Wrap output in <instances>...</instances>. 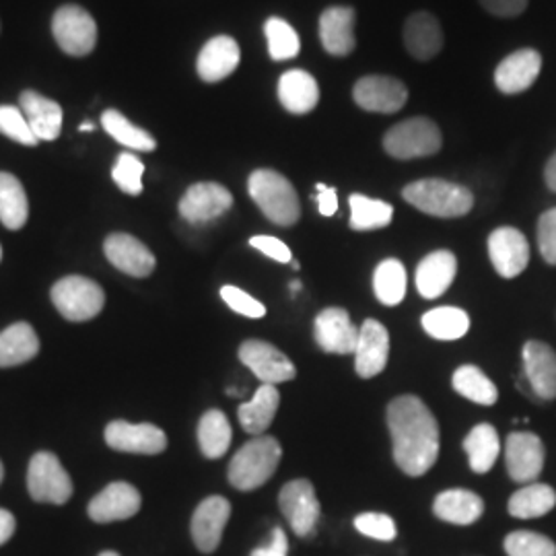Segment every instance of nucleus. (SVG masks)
<instances>
[{
	"label": "nucleus",
	"instance_id": "nucleus-55",
	"mask_svg": "<svg viewBox=\"0 0 556 556\" xmlns=\"http://www.w3.org/2000/svg\"><path fill=\"white\" fill-rule=\"evenodd\" d=\"M291 291H293V293H298V291H301V282H298V280H293V282H291Z\"/></svg>",
	"mask_w": 556,
	"mask_h": 556
},
{
	"label": "nucleus",
	"instance_id": "nucleus-32",
	"mask_svg": "<svg viewBox=\"0 0 556 556\" xmlns=\"http://www.w3.org/2000/svg\"><path fill=\"white\" fill-rule=\"evenodd\" d=\"M556 493L553 486L532 482L509 498V516L517 519H536V517L546 516L555 509Z\"/></svg>",
	"mask_w": 556,
	"mask_h": 556
},
{
	"label": "nucleus",
	"instance_id": "nucleus-57",
	"mask_svg": "<svg viewBox=\"0 0 556 556\" xmlns=\"http://www.w3.org/2000/svg\"><path fill=\"white\" fill-rule=\"evenodd\" d=\"M2 477H4V470H2V462H0V482H2Z\"/></svg>",
	"mask_w": 556,
	"mask_h": 556
},
{
	"label": "nucleus",
	"instance_id": "nucleus-18",
	"mask_svg": "<svg viewBox=\"0 0 556 556\" xmlns=\"http://www.w3.org/2000/svg\"><path fill=\"white\" fill-rule=\"evenodd\" d=\"M314 334L321 351L349 355L357 349L358 328L351 321V316L342 307H328L319 312L314 321Z\"/></svg>",
	"mask_w": 556,
	"mask_h": 556
},
{
	"label": "nucleus",
	"instance_id": "nucleus-29",
	"mask_svg": "<svg viewBox=\"0 0 556 556\" xmlns=\"http://www.w3.org/2000/svg\"><path fill=\"white\" fill-rule=\"evenodd\" d=\"M278 406H280V394H278L277 388L270 383H262L254 397L239 406V425L250 435L260 438L275 420Z\"/></svg>",
	"mask_w": 556,
	"mask_h": 556
},
{
	"label": "nucleus",
	"instance_id": "nucleus-44",
	"mask_svg": "<svg viewBox=\"0 0 556 556\" xmlns=\"http://www.w3.org/2000/svg\"><path fill=\"white\" fill-rule=\"evenodd\" d=\"M142 174H144V165L137 155L119 153L118 161L112 169V178L118 184L122 192L130 197H139L142 192Z\"/></svg>",
	"mask_w": 556,
	"mask_h": 556
},
{
	"label": "nucleus",
	"instance_id": "nucleus-21",
	"mask_svg": "<svg viewBox=\"0 0 556 556\" xmlns=\"http://www.w3.org/2000/svg\"><path fill=\"white\" fill-rule=\"evenodd\" d=\"M523 374L532 392L542 400L556 397V353L540 340H530L523 346Z\"/></svg>",
	"mask_w": 556,
	"mask_h": 556
},
{
	"label": "nucleus",
	"instance_id": "nucleus-30",
	"mask_svg": "<svg viewBox=\"0 0 556 556\" xmlns=\"http://www.w3.org/2000/svg\"><path fill=\"white\" fill-rule=\"evenodd\" d=\"M433 514L454 526H472L484 514V503L466 489L443 491L433 503Z\"/></svg>",
	"mask_w": 556,
	"mask_h": 556
},
{
	"label": "nucleus",
	"instance_id": "nucleus-47",
	"mask_svg": "<svg viewBox=\"0 0 556 556\" xmlns=\"http://www.w3.org/2000/svg\"><path fill=\"white\" fill-rule=\"evenodd\" d=\"M538 248L542 258L556 266V206L538 220Z\"/></svg>",
	"mask_w": 556,
	"mask_h": 556
},
{
	"label": "nucleus",
	"instance_id": "nucleus-58",
	"mask_svg": "<svg viewBox=\"0 0 556 556\" xmlns=\"http://www.w3.org/2000/svg\"><path fill=\"white\" fill-rule=\"evenodd\" d=\"M0 258H2V248H0Z\"/></svg>",
	"mask_w": 556,
	"mask_h": 556
},
{
	"label": "nucleus",
	"instance_id": "nucleus-14",
	"mask_svg": "<svg viewBox=\"0 0 556 556\" xmlns=\"http://www.w3.org/2000/svg\"><path fill=\"white\" fill-rule=\"evenodd\" d=\"M544 443L534 433L517 431L507 438L505 443V462L507 472L516 482L532 484L544 468Z\"/></svg>",
	"mask_w": 556,
	"mask_h": 556
},
{
	"label": "nucleus",
	"instance_id": "nucleus-33",
	"mask_svg": "<svg viewBox=\"0 0 556 556\" xmlns=\"http://www.w3.org/2000/svg\"><path fill=\"white\" fill-rule=\"evenodd\" d=\"M464 450L470 459V468L477 475L489 472L497 462L501 443H498L497 431L493 425H477L468 438L464 439Z\"/></svg>",
	"mask_w": 556,
	"mask_h": 556
},
{
	"label": "nucleus",
	"instance_id": "nucleus-7",
	"mask_svg": "<svg viewBox=\"0 0 556 556\" xmlns=\"http://www.w3.org/2000/svg\"><path fill=\"white\" fill-rule=\"evenodd\" d=\"M27 491L38 503L64 505L73 497V480L62 468L59 457L50 452H40L29 462Z\"/></svg>",
	"mask_w": 556,
	"mask_h": 556
},
{
	"label": "nucleus",
	"instance_id": "nucleus-51",
	"mask_svg": "<svg viewBox=\"0 0 556 556\" xmlns=\"http://www.w3.org/2000/svg\"><path fill=\"white\" fill-rule=\"evenodd\" d=\"M318 208L321 217H332L338 211L337 188H328L324 184H318Z\"/></svg>",
	"mask_w": 556,
	"mask_h": 556
},
{
	"label": "nucleus",
	"instance_id": "nucleus-20",
	"mask_svg": "<svg viewBox=\"0 0 556 556\" xmlns=\"http://www.w3.org/2000/svg\"><path fill=\"white\" fill-rule=\"evenodd\" d=\"M140 493L128 482H112L89 503V517L98 523H112L137 516Z\"/></svg>",
	"mask_w": 556,
	"mask_h": 556
},
{
	"label": "nucleus",
	"instance_id": "nucleus-16",
	"mask_svg": "<svg viewBox=\"0 0 556 556\" xmlns=\"http://www.w3.org/2000/svg\"><path fill=\"white\" fill-rule=\"evenodd\" d=\"M390 357V334L378 319H365L358 328L357 349H355V369L358 378L371 379L379 376Z\"/></svg>",
	"mask_w": 556,
	"mask_h": 556
},
{
	"label": "nucleus",
	"instance_id": "nucleus-28",
	"mask_svg": "<svg viewBox=\"0 0 556 556\" xmlns=\"http://www.w3.org/2000/svg\"><path fill=\"white\" fill-rule=\"evenodd\" d=\"M21 110L38 140H56L62 130V108L36 91H23Z\"/></svg>",
	"mask_w": 556,
	"mask_h": 556
},
{
	"label": "nucleus",
	"instance_id": "nucleus-37",
	"mask_svg": "<svg viewBox=\"0 0 556 556\" xmlns=\"http://www.w3.org/2000/svg\"><path fill=\"white\" fill-rule=\"evenodd\" d=\"M351 204V229L355 231H374L388 227L394 217V206L383 200L367 199L363 194H353Z\"/></svg>",
	"mask_w": 556,
	"mask_h": 556
},
{
	"label": "nucleus",
	"instance_id": "nucleus-19",
	"mask_svg": "<svg viewBox=\"0 0 556 556\" xmlns=\"http://www.w3.org/2000/svg\"><path fill=\"white\" fill-rule=\"evenodd\" d=\"M103 252L118 270L135 278L149 277L157 264L153 252L130 233H112L103 243Z\"/></svg>",
	"mask_w": 556,
	"mask_h": 556
},
{
	"label": "nucleus",
	"instance_id": "nucleus-48",
	"mask_svg": "<svg viewBox=\"0 0 556 556\" xmlns=\"http://www.w3.org/2000/svg\"><path fill=\"white\" fill-rule=\"evenodd\" d=\"M250 245L254 250L262 252L264 256H268V258L275 260V262H280V264H287V262L293 260L291 258L289 245L285 241H280V239L270 238V236H256V238L250 239Z\"/></svg>",
	"mask_w": 556,
	"mask_h": 556
},
{
	"label": "nucleus",
	"instance_id": "nucleus-42",
	"mask_svg": "<svg viewBox=\"0 0 556 556\" xmlns=\"http://www.w3.org/2000/svg\"><path fill=\"white\" fill-rule=\"evenodd\" d=\"M503 546L507 556H556L555 542L530 530L511 532Z\"/></svg>",
	"mask_w": 556,
	"mask_h": 556
},
{
	"label": "nucleus",
	"instance_id": "nucleus-10",
	"mask_svg": "<svg viewBox=\"0 0 556 556\" xmlns=\"http://www.w3.org/2000/svg\"><path fill=\"white\" fill-rule=\"evenodd\" d=\"M233 206L231 192L217 181H200L186 190L179 200V215L192 225L219 219Z\"/></svg>",
	"mask_w": 556,
	"mask_h": 556
},
{
	"label": "nucleus",
	"instance_id": "nucleus-23",
	"mask_svg": "<svg viewBox=\"0 0 556 556\" xmlns=\"http://www.w3.org/2000/svg\"><path fill=\"white\" fill-rule=\"evenodd\" d=\"M319 40L332 56H349L355 50V11L330 7L319 17Z\"/></svg>",
	"mask_w": 556,
	"mask_h": 556
},
{
	"label": "nucleus",
	"instance_id": "nucleus-38",
	"mask_svg": "<svg viewBox=\"0 0 556 556\" xmlns=\"http://www.w3.org/2000/svg\"><path fill=\"white\" fill-rule=\"evenodd\" d=\"M452 383L459 396L468 397L482 406H493L498 400L497 386L477 365H462L454 374Z\"/></svg>",
	"mask_w": 556,
	"mask_h": 556
},
{
	"label": "nucleus",
	"instance_id": "nucleus-6",
	"mask_svg": "<svg viewBox=\"0 0 556 556\" xmlns=\"http://www.w3.org/2000/svg\"><path fill=\"white\" fill-rule=\"evenodd\" d=\"M52 301L64 319L89 321L100 316L105 295L100 285L91 278L66 277L60 278L52 287Z\"/></svg>",
	"mask_w": 556,
	"mask_h": 556
},
{
	"label": "nucleus",
	"instance_id": "nucleus-43",
	"mask_svg": "<svg viewBox=\"0 0 556 556\" xmlns=\"http://www.w3.org/2000/svg\"><path fill=\"white\" fill-rule=\"evenodd\" d=\"M0 132L25 147H36L40 142L34 135L23 110L15 105H0Z\"/></svg>",
	"mask_w": 556,
	"mask_h": 556
},
{
	"label": "nucleus",
	"instance_id": "nucleus-2",
	"mask_svg": "<svg viewBox=\"0 0 556 556\" xmlns=\"http://www.w3.org/2000/svg\"><path fill=\"white\" fill-rule=\"evenodd\" d=\"M402 197L420 213L439 219L464 217L475 206L472 192L447 179H418L402 190Z\"/></svg>",
	"mask_w": 556,
	"mask_h": 556
},
{
	"label": "nucleus",
	"instance_id": "nucleus-8",
	"mask_svg": "<svg viewBox=\"0 0 556 556\" xmlns=\"http://www.w3.org/2000/svg\"><path fill=\"white\" fill-rule=\"evenodd\" d=\"M52 34L62 52L71 56H87L98 43V25L77 4H66L52 20Z\"/></svg>",
	"mask_w": 556,
	"mask_h": 556
},
{
	"label": "nucleus",
	"instance_id": "nucleus-22",
	"mask_svg": "<svg viewBox=\"0 0 556 556\" xmlns=\"http://www.w3.org/2000/svg\"><path fill=\"white\" fill-rule=\"evenodd\" d=\"M542 68V56L536 50H517L503 60L495 71V85L505 96H516L536 83Z\"/></svg>",
	"mask_w": 556,
	"mask_h": 556
},
{
	"label": "nucleus",
	"instance_id": "nucleus-45",
	"mask_svg": "<svg viewBox=\"0 0 556 556\" xmlns=\"http://www.w3.org/2000/svg\"><path fill=\"white\" fill-rule=\"evenodd\" d=\"M355 528L363 536L374 538L379 542H392L397 534L394 519L386 514H361L355 517Z\"/></svg>",
	"mask_w": 556,
	"mask_h": 556
},
{
	"label": "nucleus",
	"instance_id": "nucleus-26",
	"mask_svg": "<svg viewBox=\"0 0 556 556\" xmlns=\"http://www.w3.org/2000/svg\"><path fill=\"white\" fill-rule=\"evenodd\" d=\"M457 273V260L447 250H438L418 264L417 289L425 299H438L452 287Z\"/></svg>",
	"mask_w": 556,
	"mask_h": 556
},
{
	"label": "nucleus",
	"instance_id": "nucleus-11",
	"mask_svg": "<svg viewBox=\"0 0 556 556\" xmlns=\"http://www.w3.org/2000/svg\"><path fill=\"white\" fill-rule=\"evenodd\" d=\"M239 358L260 381L270 386L291 381L298 376L293 361L264 340H245L239 346Z\"/></svg>",
	"mask_w": 556,
	"mask_h": 556
},
{
	"label": "nucleus",
	"instance_id": "nucleus-53",
	"mask_svg": "<svg viewBox=\"0 0 556 556\" xmlns=\"http://www.w3.org/2000/svg\"><path fill=\"white\" fill-rule=\"evenodd\" d=\"M544 179L548 184V188L556 192V153L551 157V161L546 163V169H544Z\"/></svg>",
	"mask_w": 556,
	"mask_h": 556
},
{
	"label": "nucleus",
	"instance_id": "nucleus-35",
	"mask_svg": "<svg viewBox=\"0 0 556 556\" xmlns=\"http://www.w3.org/2000/svg\"><path fill=\"white\" fill-rule=\"evenodd\" d=\"M231 425L220 410L204 413L199 422V443L202 454L208 459H217L227 454L231 445Z\"/></svg>",
	"mask_w": 556,
	"mask_h": 556
},
{
	"label": "nucleus",
	"instance_id": "nucleus-56",
	"mask_svg": "<svg viewBox=\"0 0 556 556\" xmlns=\"http://www.w3.org/2000/svg\"><path fill=\"white\" fill-rule=\"evenodd\" d=\"M100 556H119L118 553H112V551H105V553H101Z\"/></svg>",
	"mask_w": 556,
	"mask_h": 556
},
{
	"label": "nucleus",
	"instance_id": "nucleus-54",
	"mask_svg": "<svg viewBox=\"0 0 556 556\" xmlns=\"http://www.w3.org/2000/svg\"><path fill=\"white\" fill-rule=\"evenodd\" d=\"M93 128H96V126H93V124H91V122H85V124H83V126H80V130H83V132H91V130H93Z\"/></svg>",
	"mask_w": 556,
	"mask_h": 556
},
{
	"label": "nucleus",
	"instance_id": "nucleus-17",
	"mask_svg": "<svg viewBox=\"0 0 556 556\" xmlns=\"http://www.w3.org/2000/svg\"><path fill=\"white\" fill-rule=\"evenodd\" d=\"M231 517V503L225 497H206L192 516V540L200 553L211 555L219 548L223 530Z\"/></svg>",
	"mask_w": 556,
	"mask_h": 556
},
{
	"label": "nucleus",
	"instance_id": "nucleus-1",
	"mask_svg": "<svg viewBox=\"0 0 556 556\" xmlns=\"http://www.w3.org/2000/svg\"><path fill=\"white\" fill-rule=\"evenodd\" d=\"M388 429L394 459L408 477L427 475L439 457L438 418L418 396H397L388 404Z\"/></svg>",
	"mask_w": 556,
	"mask_h": 556
},
{
	"label": "nucleus",
	"instance_id": "nucleus-49",
	"mask_svg": "<svg viewBox=\"0 0 556 556\" xmlns=\"http://www.w3.org/2000/svg\"><path fill=\"white\" fill-rule=\"evenodd\" d=\"M530 0H480V4L497 17H517L528 9Z\"/></svg>",
	"mask_w": 556,
	"mask_h": 556
},
{
	"label": "nucleus",
	"instance_id": "nucleus-34",
	"mask_svg": "<svg viewBox=\"0 0 556 556\" xmlns=\"http://www.w3.org/2000/svg\"><path fill=\"white\" fill-rule=\"evenodd\" d=\"M29 217V202L20 179L7 172H0V223L17 231Z\"/></svg>",
	"mask_w": 556,
	"mask_h": 556
},
{
	"label": "nucleus",
	"instance_id": "nucleus-50",
	"mask_svg": "<svg viewBox=\"0 0 556 556\" xmlns=\"http://www.w3.org/2000/svg\"><path fill=\"white\" fill-rule=\"evenodd\" d=\"M289 553V540L287 534L282 532V528H275L273 540L268 546H260L250 556H287Z\"/></svg>",
	"mask_w": 556,
	"mask_h": 556
},
{
	"label": "nucleus",
	"instance_id": "nucleus-15",
	"mask_svg": "<svg viewBox=\"0 0 556 556\" xmlns=\"http://www.w3.org/2000/svg\"><path fill=\"white\" fill-rule=\"evenodd\" d=\"M489 256L501 277L516 278L530 262V243L516 227H498L489 238Z\"/></svg>",
	"mask_w": 556,
	"mask_h": 556
},
{
	"label": "nucleus",
	"instance_id": "nucleus-4",
	"mask_svg": "<svg viewBox=\"0 0 556 556\" xmlns=\"http://www.w3.org/2000/svg\"><path fill=\"white\" fill-rule=\"evenodd\" d=\"M248 192L266 215L280 227H291L301 217L299 197L293 184L273 169H256L248 179Z\"/></svg>",
	"mask_w": 556,
	"mask_h": 556
},
{
	"label": "nucleus",
	"instance_id": "nucleus-31",
	"mask_svg": "<svg viewBox=\"0 0 556 556\" xmlns=\"http://www.w3.org/2000/svg\"><path fill=\"white\" fill-rule=\"evenodd\" d=\"M40 353V338L36 330L20 321L0 332V367H15L36 357Z\"/></svg>",
	"mask_w": 556,
	"mask_h": 556
},
{
	"label": "nucleus",
	"instance_id": "nucleus-27",
	"mask_svg": "<svg viewBox=\"0 0 556 556\" xmlns=\"http://www.w3.org/2000/svg\"><path fill=\"white\" fill-rule=\"evenodd\" d=\"M278 100L291 114H309L319 103L318 80L305 71L293 68L278 79Z\"/></svg>",
	"mask_w": 556,
	"mask_h": 556
},
{
	"label": "nucleus",
	"instance_id": "nucleus-5",
	"mask_svg": "<svg viewBox=\"0 0 556 556\" xmlns=\"http://www.w3.org/2000/svg\"><path fill=\"white\" fill-rule=\"evenodd\" d=\"M443 137L438 124L429 118L400 122L383 137V149L396 160H420L439 153Z\"/></svg>",
	"mask_w": 556,
	"mask_h": 556
},
{
	"label": "nucleus",
	"instance_id": "nucleus-39",
	"mask_svg": "<svg viewBox=\"0 0 556 556\" xmlns=\"http://www.w3.org/2000/svg\"><path fill=\"white\" fill-rule=\"evenodd\" d=\"M422 328L429 337L438 340H457L466 337L470 318L464 309L457 307H435L422 316Z\"/></svg>",
	"mask_w": 556,
	"mask_h": 556
},
{
	"label": "nucleus",
	"instance_id": "nucleus-13",
	"mask_svg": "<svg viewBox=\"0 0 556 556\" xmlns=\"http://www.w3.org/2000/svg\"><path fill=\"white\" fill-rule=\"evenodd\" d=\"M353 98L358 108L376 114H396L408 100L406 85L394 77L371 75L357 80L353 89Z\"/></svg>",
	"mask_w": 556,
	"mask_h": 556
},
{
	"label": "nucleus",
	"instance_id": "nucleus-36",
	"mask_svg": "<svg viewBox=\"0 0 556 556\" xmlns=\"http://www.w3.org/2000/svg\"><path fill=\"white\" fill-rule=\"evenodd\" d=\"M101 126L103 130L114 140H118L119 144L132 149V151H142V153H153L157 149L155 139L142 130L139 126H135L128 118H124L116 110H108L101 116Z\"/></svg>",
	"mask_w": 556,
	"mask_h": 556
},
{
	"label": "nucleus",
	"instance_id": "nucleus-40",
	"mask_svg": "<svg viewBox=\"0 0 556 556\" xmlns=\"http://www.w3.org/2000/svg\"><path fill=\"white\" fill-rule=\"evenodd\" d=\"M374 289L383 305H397L406 295V270L400 260H383L374 275Z\"/></svg>",
	"mask_w": 556,
	"mask_h": 556
},
{
	"label": "nucleus",
	"instance_id": "nucleus-9",
	"mask_svg": "<svg viewBox=\"0 0 556 556\" xmlns=\"http://www.w3.org/2000/svg\"><path fill=\"white\" fill-rule=\"evenodd\" d=\"M278 505L298 536H309L316 530L321 509L316 497V489L312 486L309 480L298 478L287 482L278 495Z\"/></svg>",
	"mask_w": 556,
	"mask_h": 556
},
{
	"label": "nucleus",
	"instance_id": "nucleus-41",
	"mask_svg": "<svg viewBox=\"0 0 556 556\" xmlns=\"http://www.w3.org/2000/svg\"><path fill=\"white\" fill-rule=\"evenodd\" d=\"M268 38V52L273 60H291L301 52L298 31L280 17H273L264 25Z\"/></svg>",
	"mask_w": 556,
	"mask_h": 556
},
{
	"label": "nucleus",
	"instance_id": "nucleus-46",
	"mask_svg": "<svg viewBox=\"0 0 556 556\" xmlns=\"http://www.w3.org/2000/svg\"><path fill=\"white\" fill-rule=\"evenodd\" d=\"M220 298L239 316L252 319H260L266 316V307L260 303L258 299L248 295L245 291H241V289L233 287V285L223 287L220 289Z\"/></svg>",
	"mask_w": 556,
	"mask_h": 556
},
{
	"label": "nucleus",
	"instance_id": "nucleus-24",
	"mask_svg": "<svg viewBox=\"0 0 556 556\" xmlns=\"http://www.w3.org/2000/svg\"><path fill=\"white\" fill-rule=\"evenodd\" d=\"M239 59H241V52H239L238 41L233 38L217 36L206 41V46L200 50L199 62H197L200 79L206 83L227 79L229 75L236 73Z\"/></svg>",
	"mask_w": 556,
	"mask_h": 556
},
{
	"label": "nucleus",
	"instance_id": "nucleus-3",
	"mask_svg": "<svg viewBox=\"0 0 556 556\" xmlns=\"http://www.w3.org/2000/svg\"><path fill=\"white\" fill-rule=\"evenodd\" d=\"M282 457V447L270 435L248 441L229 464V482L238 491H254L266 484L277 472Z\"/></svg>",
	"mask_w": 556,
	"mask_h": 556
},
{
	"label": "nucleus",
	"instance_id": "nucleus-12",
	"mask_svg": "<svg viewBox=\"0 0 556 556\" xmlns=\"http://www.w3.org/2000/svg\"><path fill=\"white\" fill-rule=\"evenodd\" d=\"M105 443L124 454L157 456L167 447V435L151 422L132 425L126 420H114L105 427Z\"/></svg>",
	"mask_w": 556,
	"mask_h": 556
},
{
	"label": "nucleus",
	"instance_id": "nucleus-25",
	"mask_svg": "<svg viewBox=\"0 0 556 556\" xmlns=\"http://www.w3.org/2000/svg\"><path fill=\"white\" fill-rule=\"evenodd\" d=\"M443 41L441 23L431 13H413L404 23L406 50L417 60L435 59L443 48Z\"/></svg>",
	"mask_w": 556,
	"mask_h": 556
},
{
	"label": "nucleus",
	"instance_id": "nucleus-52",
	"mask_svg": "<svg viewBox=\"0 0 556 556\" xmlns=\"http://www.w3.org/2000/svg\"><path fill=\"white\" fill-rule=\"evenodd\" d=\"M15 528H17L15 516L7 509H0V546L13 538Z\"/></svg>",
	"mask_w": 556,
	"mask_h": 556
}]
</instances>
